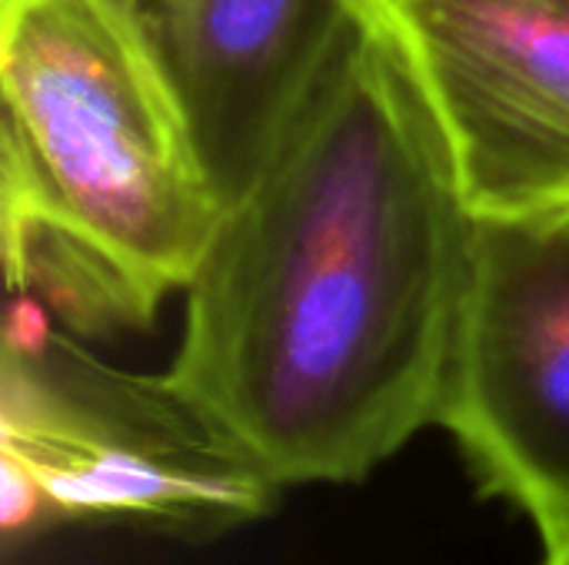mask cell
Segmentation results:
<instances>
[{"instance_id":"obj_1","label":"cell","mask_w":569,"mask_h":565,"mask_svg":"<svg viewBox=\"0 0 569 565\" xmlns=\"http://www.w3.org/2000/svg\"><path fill=\"white\" fill-rule=\"evenodd\" d=\"M477 213L360 3L187 283L163 380L273 486L357 483L437 423Z\"/></svg>"},{"instance_id":"obj_2","label":"cell","mask_w":569,"mask_h":565,"mask_svg":"<svg viewBox=\"0 0 569 565\" xmlns=\"http://www.w3.org/2000/svg\"><path fill=\"white\" fill-rule=\"evenodd\" d=\"M0 223L13 293L80 340L150 330L227 200L137 0H0Z\"/></svg>"},{"instance_id":"obj_3","label":"cell","mask_w":569,"mask_h":565,"mask_svg":"<svg viewBox=\"0 0 569 565\" xmlns=\"http://www.w3.org/2000/svg\"><path fill=\"white\" fill-rule=\"evenodd\" d=\"M0 433L7 536L40 523L217 536L260 519L280 493L163 376L103 363L23 293L3 330Z\"/></svg>"},{"instance_id":"obj_4","label":"cell","mask_w":569,"mask_h":565,"mask_svg":"<svg viewBox=\"0 0 569 565\" xmlns=\"http://www.w3.org/2000/svg\"><path fill=\"white\" fill-rule=\"evenodd\" d=\"M437 423L487 496L569 533V206L477 216Z\"/></svg>"},{"instance_id":"obj_5","label":"cell","mask_w":569,"mask_h":565,"mask_svg":"<svg viewBox=\"0 0 569 565\" xmlns=\"http://www.w3.org/2000/svg\"><path fill=\"white\" fill-rule=\"evenodd\" d=\"M407 57L477 216L569 206V0H357Z\"/></svg>"},{"instance_id":"obj_6","label":"cell","mask_w":569,"mask_h":565,"mask_svg":"<svg viewBox=\"0 0 569 565\" xmlns=\"http://www.w3.org/2000/svg\"><path fill=\"white\" fill-rule=\"evenodd\" d=\"M230 203L317 83L357 0H137Z\"/></svg>"},{"instance_id":"obj_7","label":"cell","mask_w":569,"mask_h":565,"mask_svg":"<svg viewBox=\"0 0 569 565\" xmlns=\"http://www.w3.org/2000/svg\"><path fill=\"white\" fill-rule=\"evenodd\" d=\"M540 565H569V533H563L553 543H547V556H543Z\"/></svg>"}]
</instances>
